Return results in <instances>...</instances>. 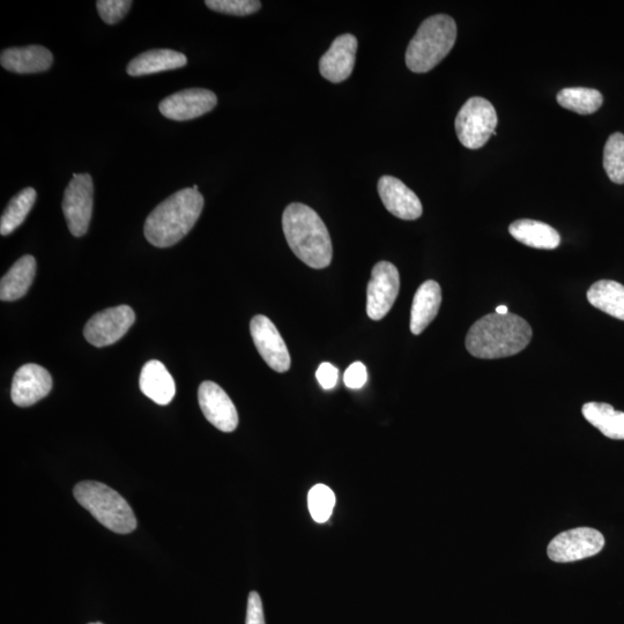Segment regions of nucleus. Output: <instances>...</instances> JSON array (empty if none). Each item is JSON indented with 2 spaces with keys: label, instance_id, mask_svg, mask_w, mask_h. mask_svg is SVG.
Returning a JSON list of instances; mask_svg holds the SVG:
<instances>
[{
  "label": "nucleus",
  "instance_id": "obj_2",
  "mask_svg": "<svg viewBox=\"0 0 624 624\" xmlns=\"http://www.w3.org/2000/svg\"><path fill=\"white\" fill-rule=\"evenodd\" d=\"M282 229L289 248L304 264L315 270L330 266L333 256L330 233L315 210L301 203L288 205L282 215Z\"/></svg>",
  "mask_w": 624,
  "mask_h": 624
},
{
  "label": "nucleus",
  "instance_id": "obj_35",
  "mask_svg": "<svg viewBox=\"0 0 624 624\" xmlns=\"http://www.w3.org/2000/svg\"><path fill=\"white\" fill-rule=\"evenodd\" d=\"M192 189L198 191V185H193Z\"/></svg>",
  "mask_w": 624,
  "mask_h": 624
},
{
  "label": "nucleus",
  "instance_id": "obj_1",
  "mask_svg": "<svg viewBox=\"0 0 624 624\" xmlns=\"http://www.w3.org/2000/svg\"><path fill=\"white\" fill-rule=\"evenodd\" d=\"M532 336L531 325L524 318L514 314H489L473 324L465 345L474 358L502 359L524 351Z\"/></svg>",
  "mask_w": 624,
  "mask_h": 624
},
{
  "label": "nucleus",
  "instance_id": "obj_36",
  "mask_svg": "<svg viewBox=\"0 0 624 624\" xmlns=\"http://www.w3.org/2000/svg\"><path fill=\"white\" fill-rule=\"evenodd\" d=\"M91 624H102V623H99V622H98V623H91Z\"/></svg>",
  "mask_w": 624,
  "mask_h": 624
},
{
  "label": "nucleus",
  "instance_id": "obj_33",
  "mask_svg": "<svg viewBox=\"0 0 624 624\" xmlns=\"http://www.w3.org/2000/svg\"><path fill=\"white\" fill-rule=\"evenodd\" d=\"M247 624H265L262 599L255 591L249 594Z\"/></svg>",
  "mask_w": 624,
  "mask_h": 624
},
{
  "label": "nucleus",
  "instance_id": "obj_6",
  "mask_svg": "<svg viewBox=\"0 0 624 624\" xmlns=\"http://www.w3.org/2000/svg\"><path fill=\"white\" fill-rule=\"evenodd\" d=\"M497 122L499 118L493 104L475 96L459 110L455 123L457 137L470 150H479L490 137L496 136Z\"/></svg>",
  "mask_w": 624,
  "mask_h": 624
},
{
  "label": "nucleus",
  "instance_id": "obj_4",
  "mask_svg": "<svg viewBox=\"0 0 624 624\" xmlns=\"http://www.w3.org/2000/svg\"><path fill=\"white\" fill-rule=\"evenodd\" d=\"M457 25L445 14H437L422 22L406 51V65L414 73L436 68L455 46Z\"/></svg>",
  "mask_w": 624,
  "mask_h": 624
},
{
  "label": "nucleus",
  "instance_id": "obj_21",
  "mask_svg": "<svg viewBox=\"0 0 624 624\" xmlns=\"http://www.w3.org/2000/svg\"><path fill=\"white\" fill-rule=\"evenodd\" d=\"M509 233L518 242L536 249L553 250L561 243L556 229L536 220H517L510 225Z\"/></svg>",
  "mask_w": 624,
  "mask_h": 624
},
{
  "label": "nucleus",
  "instance_id": "obj_17",
  "mask_svg": "<svg viewBox=\"0 0 624 624\" xmlns=\"http://www.w3.org/2000/svg\"><path fill=\"white\" fill-rule=\"evenodd\" d=\"M54 56L42 46L10 48L2 52L0 64L7 71L19 74L41 73L51 68Z\"/></svg>",
  "mask_w": 624,
  "mask_h": 624
},
{
  "label": "nucleus",
  "instance_id": "obj_5",
  "mask_svg": "<svg viewBox=\"0 0 624 624\" xmlns=\"http://www.w3.org/2000/svg\"><path fill=\"white\" fill-rule=\"evenodd\" d=\"M73 495L81 507L110 531L129 534L137 529V519L130 504L107 485L96 481L80 482L74 487Z\"/></svg>",
  "mask_w": 624,
  "mask_h": 624
},
{
  "label": "nucleus",
  "instance_id": "obj_22",
  "mask_svg": "<svg viewBox=\"0 0 624 624\" xmlns=\"http://www.w3.org/2000/svg\"><path fill=\"white\" fill-rule=\"evenodd\" d=\"M36 273V260L33 256L21 257L0 281V300L17 301L31 288Z\"/></svg>",
  "mask_w": 624,
  "mask_h": 624
},
{
  "label": "nucleus",
  "instance_id": "obj_10",
  "mask_svg": "<svg viewBox=\"0 0 624 624\" xmlns=\"http://www.w3.org/2000/svg\"><path fill=\"white\" fill-rule=\"evenodd\" d=\"M400 289L398 269L389 262H380L371 271L367 291V314L373 321H381L395 304Z\"/></svg>",
  "mask_w": 624,
  "mask_h": 624
},
{
  "label": "nucleus",
  "instance_id": "obj_18",
  "mask_svg": "<svg viewBox=\"0 0 624 624\" xmlns=\"http://www.w3.org/2000/svg\"><path fill=\"white\" fill-rule=\"evenodd\" d=\"M140 390L155 404L166 406L176 395V385L165 364L158 360L148 361L141 370Z\"/></svg>",
  "mask_w": 624,
  "mask_h": 624
},
{
  "label": "nucleus",
  "instance_id": "obj_29",
  "mask_svg": "<svg viewBox=\"0 0 624 624\" xmlns=\"http://www.w3.org/2000/svg\"><path fill=\"white\" fill-rule=\"evenodd\" d=\"M205 4L212 11L237 17L250 16L262 7L258 0H207Z\"/></svg>",
  "mask_w": 624,
  "mask_h": 624
},
{
  "label": "nucleus",
  "instance_id": "obj_25",
  "mask_svg": "<svg viewBox=\"0 0 624 624\" xmlns=\"http://www.w3.org/2000/svg\"><path fill=\"white\" fill-rule=\"evenodd\" d=\"M560 106L579 115H591L603 106L604 98L597 89L572 87L564 88L557 94Z\"/></svg>",
  "mask_w": 624,
  "mask_h": 624
},
{
  "label": "nucleus",
  "instance_id": "obj_28",
  "mask_svg": "<svg viewBox=\"0 0 624 624\" xmlns=\"http://www.w3.org/2000/svg\"><path fill=\"white\" fill-rule=\"evenodd\" d=\"M309 511L316 523H326L332 516L336 496L332 489L325 485H317L308 495Z\"/></svg>",
  "mask_w": 624,
  "mask_h": 624
},
{
  "label": "nucleus",
  "instance_id": "obj_23",
  "mask_svg": "<svg viewBox=\"0 0 624 624\" xmlns=\"http://www.w3.org/2000/svg\"><path fill=\"white\" fill-rule=\"evenodd\" d=\"M588 300L594 308L624 321V286L612 280H600L588 292Z\"/></svg>",
  "mask_w": 624,
  "mask_h": 624
},
{
  "label": "nucleus",
  "instance_id": "obj_3",
  "mask_svg": "<svg viewBox=\"0 0 624 624\" xmlns=\"http://www.w3.org/2000/svg\"><path fill=\"white\" fill-rule=\"evenodd\" d=\"M204 197L192 188L174 193L148 215L144 233L156 248H169L187 236L202 214Z\"/></svg>",
  "mask_w": 624,
  "mask_h": 624
},
{
  "label": "nucleus",
  "instance_id": "obj_8",
  "mask_svg": "<svg viewBox=\"0 0 624 624\" xmlns=\"http://www.w3.org/2000/svg\"><path fill=\"white\" fill-rule=\"evenodd\" d=\"M605 546V538L591 527H578L559 534L549 544V559L557 563H569L588 559L599 554Z\"/></svg>",
  "mask_w": 624,
  "mask_h": 624
},
{
  "label": "nucleus",
  "instance_id": "obj_13",
  "mask_svg": "<svg viewBox=\"0 0 624 624\" xmlns=\"http://www.w3.org/2000/svg\"><path fill=\"white\" fill-rule=\"evenodd\" d=\"M198 401L206 420L221 432L232 433L239 426V414L232 399L217 383L200 384Z\"/></svg>",
  "mask_w": 624,
  "mask_h": 624
},
{
  "label": "nucleus",
  "instance_id": "obj_14",
  "mask_svg": "<svg viewBox=\"0 0 624 624\" xmlns=\"http://www.w3.org/2000/svg\"><path fill=\"white\" fill-rule=\"evenodd\" d=\"M52 390V378L47 369L29 363L14 374L11 397L19 407H29L46 398Z\"/></svg>",
  "mask_w": 624,
  "mask_h": 624
},
{
  "label": "nucleus",
  "instance_id": "obj_16",
  "mask_svg": "<svg viewBox=\"0 0 624 624\" xmlns=\"http://www.w3.org/2000/svg\"><path fill=\"white\" fill-rule=\"evenodd\" d=\"M378 195L386 210L401 220L412 221L422 215L419 197L396 177H381L378 181Z\"/></svg>",
  "mask_w": 624,
  "mask_h": 624
},
{
  "label": "nucleus",
  "instance_id": "obj_26",
  "mask_svg": "<svg viewBox=\"0 0 624 624\" xmlns=\"http://www.w3.org/2000/svg\"><path fill=\"white\" fill-rule=\"evenodd\" d=\"M36 196V191L33 188H26L11 199L10 204L5 208L2 219H0V234L3 236L10 235L24 224L27 215L32 211Z\"/></svg>",
  "mask_w": 624,
  "mask_h": 624
},
{
  "label": "nucleus",
  "instance_id": "obj_7",
  "mask_svg": "<svg viewBox=\"0 0 624 624\" xmlns=\"http://www.w3.org/2000/svg\"><path fill=\"white\" fill-rule=\"evenodd\" d=\"M94 204L93 178L89 174H73L64 192L63 213L73 236L81 237L88 232Z\"/></svg>",
  "mask_w": 624,
  "mask_h": 624
},
{
  "label": "nucleus",
  "instance_id": "obj_34",
  "mask_svg": "<svg viewBox=\"0 0 624 624\" xmlns=\"http://www.w3.org/2000/svg\"><path fill=\"white\" fill-rule=\"evenodd\" d=\"M496 314L499 315H507L509 314V309L507 306H500L496 308Z\"/></svg>",
  "mask_w": 624,
  "mask_h": 624
},
{
  "label": "nucleus",
  "instance_id": "obj_15",
  "mask_svg": "<svg viewBox=\"0 0 624 624\" xmlns=\"http://www.w3.org/2000/svg\"><path fill=\"white\" fill-rule=\"evenodd\" d=\"M358 46V39L354 35L338 36L319 61V72L333 84L343 83L354 70Z\"/></svg>",
  "mask_w": 624,
  "mask_h": 624
},
{
  "label": "nucleus",
  "instance_id": "obj_12",
  "mask_svg": "<svg viewBox=\"0 0 624 624\" xmlns=\"http://www.w3.org/2000/svg\"><path fill=\"white\" fill-rule=\"evenodd\" d=\"M217 104V95L212 91L204 88H190L162 100L159 109L160 113L169 120L184 122L210 113L217 107Z\"/></svg>",
  "mask_w": 624,
  "mask_h": 624
},
{
  "label": "nucleus",
  "instance_id": "obj_9",
  "mask_svg": "<svg viewBox=\"0 0 624 624\" xmlns=\"http://www.w3.org/2000/svg\"><path fill=\"white\" fill-rule=\"evenodd\" d=\"M136 322L135 311L129 306L109 308L87 322L84 336L95 347H106L120 341Z\"/></svg>",
  "mask_w": 624,
  "mask_h": 624
},
{
  "label": "nucleus",
  "instance_id": "obj_19",
  "mask_svg": "<svg viewBox=\"0 0 624 624\" xmlns=\"http://www.w3.org/2000/svg\"><path fill=\"white\" fill-rule=\"evenodd\" d=\"M441 303V286L434 280L423 282L415 293L411 310V331L415 336H419L434 321Z\"/></svg>",
  "mask_w": 624,
  "mask_h": 624
},
{
  "label": "nucleus",
  "instance_id": "obj_31",
  "mask_svg": "<svg viewBox=\"0 0 624 624\" xmlns=\"http://www.w3.org/2000/svg\"><path fill=\"white\" fill-rule=\"evenodd\" d=\"M367 381L368 371L362 362H354L346 370L344 382L347 388L353 390L361 389Z\"/></svg>",
  "mask_w": 624,
  "mask_h": 624
},
{
  "label": "nucleus",
  "instance_id": "obj_11",
  "mask_svg": "<svg viewBox=\"0 0 624 624\" xmlns=\"http://www.w3.org/2000/svg\"><path fill=\"white\" fill-rule=\"evenodd\" d=\"M252 340L262 359L277 373H286L291 368V354L276 325L264 315H257L250 323Z\"/></svg>",
  "mask_w": 624,
  "mask_h": 624
},
{
  "label": "nucleus",
  "instance_id": "obj_20",
  "mask_svg": "<svg viewBox=\"0 0 624 624\" xmlns=\"http://www.w3.org/2000/svg\"><path fill=\"white\" fill-rule=\"evenodd\" d=\"M188 58L182 52L170 49H155L143 52L128 65L129 76L141 77L159 72L184 68Z\"/></svg>",
  "mask_w": 624,
  "mask_h": 624
},
{
  "label": "nucleus",
  "instance_id": "obj_32",
  "mask_svg": "<svg viewBox=\"0 0 624 624\" xmlns=\"http://www.w3.org/2000/svg\"><path fill=\"white\" fill-rule=\"evenodd\" d=\"M317 381L324 390L336 388L339 380V370L331 363L324 362L319 366L316 373Z\"/></svg>",
  "mask_w": 624,
  "mask_h": 624
},
{
  "label": "nucleus",
  "instance_id": "obj_24",
  "mask_svg": "<svg viewBox=\"0 0 624 624\" xmlns=\"http://www.w3.org/2000/svg\"><path fill=\"white\" fill-rule=\"evenodd\" d=\"M584 418L606 437L624 440V413L604 403H588L582 408Z\"/></svg>",
  "mask_w": 624,
  "mask_h": 624
},
{
  "label": "nucleus",
  "instance_id": "obj_30",
  "mask_svg": "<svg viewBox=\"0 0 624 624\" xmlns=\"http://www.w3.org/2000/svg\"><path fill=\"white\" fill-rule=\"evenodd\" d=\"M131 0H99L96 3L101 19L108 25H115L129 13Z\"/></svg>",
  "mask_w": 624,
  "mask_h": 624
},
{
  "label": "nucleus",
  "instance_id": "obj_27",
  "mask_svg": "<svg viewBox=\"0 0 624 624\" xmlns=\"http://www.w3.org/2000/svg\"><path fill=\"white\" fill-rule=\"evenodd\" d=\"M604 168L609 180L624 184V135L614 133L608 138L604 150Z\"/></svg>",
  "mask_w": 624,
  "mask_h": 624
}]
</instances>
